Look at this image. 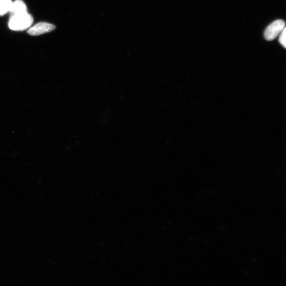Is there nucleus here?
Wrapping results in <instances>:
<instances>
[{"label": "nucleus", "mask_w": 286, "mask_h": 286, "mask_svg": "<svg viewBox=\"0 0 286 286\" xmlns=\"http://www.w3.org/2000/svg\"><path fill=\"white\" fill-rule=\"evenodd\" d=\"M286 27L284 28L282 32L281 33V36L280 37V43L283 46L284 48H286Z\"/></svg>", "instance_id": "nucleus-6"}, {"label": "nucleus", "mask_w": 286, "mask_h": 286, "mask_svg": "<svg viewBox=\"0 0 286 286\" xmlns=\"http://www.w3.org/2000/svg\"><path fill=\"white\" fill-rule=\"evenodd\" d=\"M27 12L26 5L22 0H16L12 2L10 12L11 14Z\"/></svg>", "instance_id": "nucleus-4"}, {"label": "nucleus", "mask_w": 286, "mask_h": 286, "mask_svg": "<svg viewBox=\"0 0 286 286\" xmlns=\"http://www.w3.org/2000/svg\"><path fill=\"white\" fill-rule=\"evenodd\" d=\"M34 22L32 15L27 12L11 14L9 28L13 30H24L29 28Z\"/></svg>", "instance_id": "nucleus-1"}, {"label": "nucleus", "mask_w": 286, "mask_h": 286, "mask_svg": "<svg viewBox=\"0 0 286 286\" xmlns=\"http://www.w3.org/2000/svg\"><path fill=\"white\" fill-rule=\"evenodd\" d=\"M12 4L11 0H0V15L10 12Z\"/></svg>", "instance_id": "nucleus-5"}, {"label": "nucleus", "mask_w": 286, "mask_h": 286, "mask_svg": "<svg viewBox=\"0 0 286 286\" xmlns=\"http://www.w3.org/2000/svg\"><path fill=\"white\" fill-rule=\"evenodd\" d=\"M56 28V26L49 23L40 22L29 28L27 33L31 36H38L50 33Z\"/></svg>", "instance_id": "nucleus-3"}, {"label": "nucleus", "mask_w": 286, "mask_h": 286, "mask_svg": "<svg viewBox=\"0 0 286 286\" xmlns=\"http://www.w3.org/2000/svg\"><path fill=\"white\" fill-rule=\"evenodd\" d=\"M285 27V22L283 20H277L266 29L264 36L268 41H272L280 35Z\"/></svg>", "instance_id": "nucleus-2"}]
</instances>
